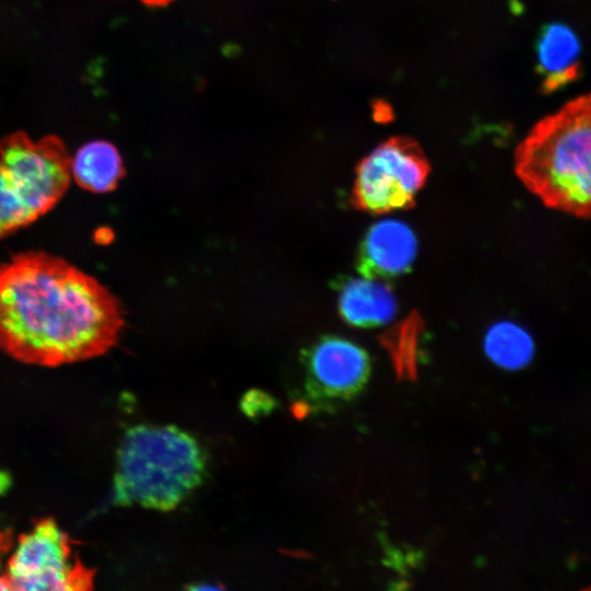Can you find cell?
I'll return each instance as SVG.
<instances>
[{
	"instance_id": "cell-3",
	"label": "cell",
	"mask_w": 591,
	"mask_h": 591,
	"mask_svg": "<svg viewBox=\"0 0 591 591\" xmlns=\"http://www.w3.org/2000/svg\"><path fill=\"white\" fill-rule=\"evenodd\" d=\"M207 456L198 441L176 426L136 425L116 455L112 501L171 511L201 485Z\"/></svg>"
},
{
	"instance_id": "cell-8",
	"label": "cell",
	"mask_w": 591,
	"mask_h": 591,
	"mask_svg": "<svg viewBox=\"0 0 591 591\" xmlns=\"http://www.w3.org/2000/svg\"><path fill=\"white\" fill-rule=\"evenodd\" d=\"M417 253V240L408 225L397 220L373 224L364 235L358 254L361 276L384 280L405 274Z\"/></svg>"
},
{
	"instance_id": "cell-10",
	"label": "cell",
	"mask_w": 591,
	"mask_h": 591,
	"mask_svg": "<svg viewBox=\"0 0 591 591\" xmlns=\"http://www.w3.org/2000/svg\"><path fill=\"white\" fill-rule=\"evenodd\" d=\"M338 309L348 324L374 327L392 320L396 302L393 291L383 280L361 276L339 283Z\"/></svg>"
},
{
	"instance_id": "cell-19",
	"label": "cell",
	"mask_w": 591,
	"mask_h": 591,
	"mask_svg": "<svg viewBox=\"0 0 591 591\" xmlns=\"http://www.w3.org/2000/svg\"><path fill=\"white\" fill-rule=\"evenodd\" d=\"M0 590H10V584L3 573H0Z\"/></svg>"
},
{
	"instance_id": "cell-11",
	"label": "cell",
	"mask_w": 591,
	"mask_h": 591,
	"mask_svg": "<svg viewBox=\"0 0 591 591\" xmlns=\"http://www.w3.org/2000/svg\"><path fill=\"white\" fill-rule=\"evenodd\" d=\"M71 175L81 188L103 194L117 187L125 167L113 143L95 140L83 144L71 157Z\"/></svg>"
},
{
	"instance_id": "cell-2",
	"label": "cell",
	"mask_w": 591,
	"mask_h": 591,
	"mask_svg": "<svg viewBox=\"0 0 591 591\" xmlns=\"http://www.w3.org/2000/svg\"><path fill=\"white\" fill-rule=\"evenodd\" d=\"M514 171L544 206L591 218V93L532 127L515 149Z\"/></svg>"
},
{
	"instance_id": "cell-17",
	"label": "cell",
	"mask_w": 591,
	"mask_h": 591,
	"mask_svg": "<svg viewBox=\"0 0 591 591\" xmlns=\"http://www.w3.org/2000/svg\"><path fill=\"white\" fill-rule=\"evenodd\" d=\"M8 485H9L8 475L3 473L2 471H0V493L5 490Z\"/></svg>"
},
{
	"instance_id": "cell-5",
	"label": "cell",
	"mask_w": 591,
	"mask_h": 591,
	"mask_svg": "<svg viewBox=\"0 0 591 591\" xmlns=\"http://www.w3.org/2000/svg\"><path fill=\"white\" fill-rule=\"evenodd\" d=\"M428 174V160L419 144L408 137H392L359 163L352 204L370 213L409 208Z\"/></svg>"
},
{
	"instance_id": "cell-12",
	"label": "cell",
	"mask_w": 591,
	"mask_h": 591,
	"mask_svg": "<svg viewBox=\"0 0 591 591\" xmlns=\"http://www.w3.org/2000/svg\"><path fill=\"white\" fill-rule=\"evenodd\" d=\"M485 350L496 364L517 370L531 361L534 344L522 327L502 322L489 329L485 339Z\"/></svg>"
},
{
	"instance_id": "cell-6",
	"label": "cell",
	"mask_w": 591,
	"mask_h": 591,
	"mask_svg": "<svg viewBox=\"0 0 591 591\" xmlns=\"http://www.w3.org/2000/svg\"><path fill=\"white\" fill-rule=\"evenodd\" d=\"M0 161L38 218L59 202L72 179L71 157L54 135L35 141L13 132L0 141Z\"/></svg>"
},
{
	"instance_id": "cell-14",
	"label": "cell",
	"mask_w": 591,
	"mask_h": 591,
	"mask_svg": "<svg viewBox=\"0 0 591 591\" xmlns=\"http://www.w3.org/2000/svg\"><path fill=\"white\" fill-rule=\"evenodd\" d=\"M412 325H404L401 329L386 338L397 373L403 378H412L416 372V333Z\"/></svg>"
},
{
	"instance_id": "cell-18",
	"label": "cell",
	"mask_w": 591,
	"mask_h": 591,
	"mask_svg": "<svg viewBox=\"0 0 591 591\" xmlns=\"http://www.w3.org/2000/svg\"><path fill=\"white\" fill-rule=\"evenodd\" d=\"M141 1L149 5H164L173 0H141Z\"/></svg>"
},
{
	"instance_id": "cell-9",
	"label": "cell",
	"mask_w": 591,
	"mask_h": 591,
	"mask_svg": "<svg viewBox=\"0 0 591 591\" xmlns=\"http://www.w3.org/2000/svg\"><path fill=\"white\" fill-rule=\"evenodd\" d=\"M536 71L541 89L552 93L578 80L581 74V45L576 33L564 23H548L536 40Z\"/></svg>"
},
{
	"instance_id": "cell-1",
	"label": "cell",
	"mask_w": 591,
	"mask_h": 591,
	"mask_svg": "<svg viewBox=\"0 0 591 591\" xmlns=\"http://www.w3.org/2000/svg\"><path fill=\"white\" fill-rule=\"evenodd\" d=\"M117 298L62 257L27 251L0 265V350L58 367L108 351L124 326Z\"/></svg>"
},
{
	"instance_id": "cell-7",
	"label": "cell",
	"mask_w": 591,
	"mask_h": 591,
	"mask_svg": "<svg viewBox=\"0 0 591 591\" xmlns=\"http://www.w3.org/2000/svg\"><path fill=\"white\" fill-rule=\"evenodd\" d=\"M305 391L313 401L344 399L357 393L370 372L368 354L337 336H324L301 354Z\"/></svg>"
},
{
	"instance_id": "cell-13",
	"label": "cell",
	"mask_w": 591,
	"mask_h": 591,
	"mask_svg": "<svg viewBox=\"0 0 591 591\" xmlns=\"http://www.w3.org/2000/svg\"><path fill=\"white\" fill-rule=\"evenodd\" d=\"M38 216L23 198L0 161V239L32 224Z\"/></svg>"
},
{
	"instance_id": "cell-15",
	"label": "cell",
	"mask_w": 591,
	"mask_h": 591,
	"mask_svg": "<svg viewBox=\"0 0 591 591\" xmlns=\"http://www.w3.org/2000/svg\"><path fill=\"white\" fill-rule=\"evenodd\" d=\"M277 402L271 395L260 390H251L246 392L241 401L242 412L250 418H256L270 414L276 407Z\"/></svg>"
},
{
	"instance_id": "cell-4",
	"label": "cell",
	"mask_w": 591,
	"mask_h": 591,
	"mask_svg": "<svg viewBox=\"0 0 591 591\" xmlns=\"http://www.w3.org/2000/svg\"><path fill=\"white\" fill-rule=\"evenodd\" d=\"M2 573L10 590L81 591L94 582V571L74 554L70 537L51 518L20 534Z\"/></svg>"
},
{
	"instance_id": "cell-16",
	"label": "cell",
	"mask_w": 591,
	"mask_h": 591,
	"mask_svg": "<svg viewBox=\"0 0 591 591\" xmlns=\"http://www.w3.org/2000/svg\"><path fill=\"white\" fill-rule=\"evenodd\" d=\"M187 589H190V590H220L222 589V587H220L219 584H212V583H197V584H190L188 587H186Z\"/></svg>"
}]
</instances>
